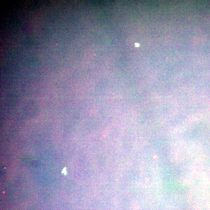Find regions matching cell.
<instances>
[{"label":"cell","instance_id":"obj_1","mask_svg":"<svg viewBox=\"0 0 210 210\" xmlns=\"http://www.w3.org/2000/svg\"><path fill=\"white\" fill-rule=\"evenodd\" d=\"M135 47H139L140 46V44L138 43H135Z\"/></svg>","mask_w":210,"mask_h":210}]
</instances>
